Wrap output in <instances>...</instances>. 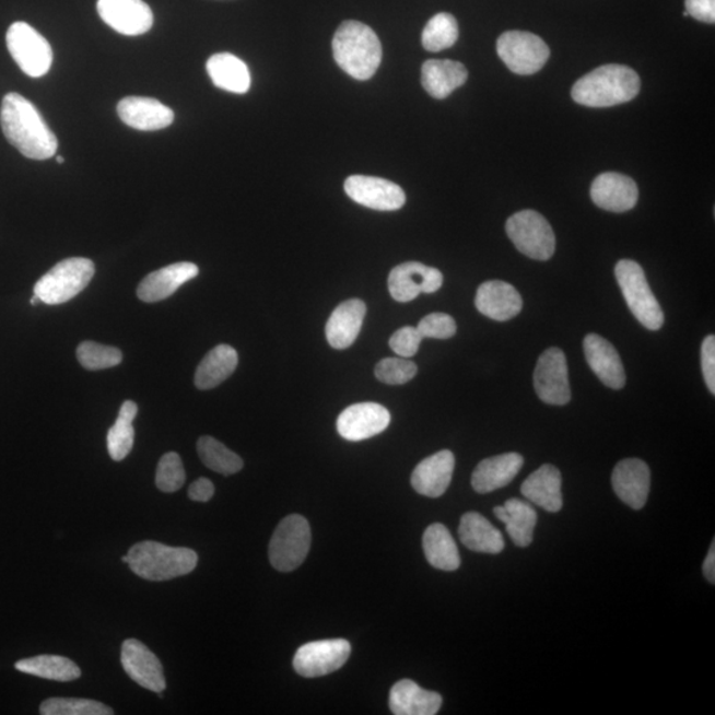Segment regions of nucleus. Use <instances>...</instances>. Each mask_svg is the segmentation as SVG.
Wrapping results in <instances>:
<instances>
[{"mask_svg": "<svg viewBox=\"0 0 715 715\" xmlns=\"http://www.w3.org/2000/svg\"><path fill=\"white\" fill-rule=\"evenodd\" d=\"M108 450L113 460L122 461L134 445L133 422L117 418L115 425L108 432Z\"/></svg>", "mask_w": 715, "mask_h": 715, "instance_id": "obj_42", "label": "nucleus"}, {"mask_svg": "<svg viewBox=\"0 0 715 715\" xmlns=\"http://www.w3.org/2000/svg\"><path fill=\"white\" fill-rule=\"evenodd\" d=\"M614 276L637 321L648 330H660L665 321L664 312L650 290L643 267L633 260H620L614 267Z\"/></svg>", "mask_w": 715, "mask_h": 715, "instance_id": "obj_6", "label": "nucleus"}, {"mask_svg": "<svg viewBox=\"0 0 715 715\" xmlns=\"http://www.w3.org/2000/svg\"><path fill=\"white\" fill-rule=\"evenodd\" d=\"M43 715H110L112 707L85 699H49L40 705Z\"/></svg>", "mask_w": 715, "mask_h": 715, "instance_id": "obj_38", "label": "nucleus"}, {"mask_svg": "<svg viewBox=\"0 0 715 715\" xmlns=\"http://www.w3.org/2000/svg\"><path fill=\"white\" fill-rule=\"evenodd\" d=\"M39 301H40L39 297L35 296L34 294V297L31 298V304L36 305L37 303H39Z\"/></svg>", "mask_w": 715, "mask_h": 715, "instance_id": "obj_50", "label": "nucleus"}, {"mask_svg": "<svg viewBox=\"0 0 715 715\" xmlns=\"http://www.w3.org/2000/svg\"><path fill=\"white\" fill-rule=\"evenodd\" d=\"M688 15L700 22L714 24L715 0H685Z\"/></svg>", "mask_w": 715, "mask_h": 715, "instance_id": "obj_46", "label": "nucleus"}, {"mask_svg": "<svg viewBox=\"0 0 715 715\" xmlns=\"http://www.w3.org/2000/svg\"><path fill=\"white\" fill-rule=\"evenodd\" d=\"M366 312V304L358 298L344 301L336 307L325 328L326 340L332 349L344 350L355 342L365 321Z\"/></svg>", "mask_w": 715, "mask_h": 715, "instance_id": "obj_25", "label": "nucleus"}, {"mask_svg": "<svg viewBox=\"0 0 715 715\" xmlns=\"http://www.w3.org/2000/svg\"><path fill=\"white\" fill-rule=\"evenodd\" d=\"M443 281V273L437 268L409 261L392 269L388 276V291L398 303H410L419 294L437 292Z\"/></svg>", "mask_w": 715, "mask_h": 715, "instance_id": "obj_13", "label": "nucleus"}, {"mask_svg": "<svg viewBox=\"0 0 715 715\" xmlns=\"http://www.w3.org/2000/svg\"><path fill=\"white\" fill-rule=\"evenodd\" d=\"M459 39V26L454 15L442 12L430 19L422 35L423 47L429 52H441L455 46Z\"/></svg>", "mask_w": 715, "mask_h": 715, "instance_id": "obj_37", "label": "nucleus"}, {"mask_svg": "<svg viewBox=\"0 0 715 715\" xmlns=\"http://www.w3.org/2000/svg\"><path fill=\"white\" fill-rule=\"evenodd\" d=\"M9 52L27 77L39 79L51 69L54 52L46 37L24 22L11 24L5 36Z\"/></svg>", "mask_w": 715, "mask_h": 715, "instance_id": "obj_9", "label": "nucleus"}, {"mask_svg": "<svg viewBox=\"0 0 715 715\" xmlns=\"http://www.w3.org/2000/svg\"><path fill=\"white\" fill-rule=\"evenodd\" d=\"M477 310L494 321H509L523 310L524 301L519 292L505 281L493 280L481 284L476 293Z\"/></svg>", "mask_w": 715, "mask_h": 715, "instance_id": "obj_20", "label": "nucleus"}, {"mask_svg": "<svg viewBox=\"0 0 715 715\" xmlns=\"http://www.w3.org/2000/svg\"><path fill=\"white\" fill-rule=\"evenodd\" d=\"M19 672L40 677V679L68 682L80 679L81 669L78 664L67 657L43 655L17 661Z\"/></svg>", "mask_w": 715, "mask_h": 715, "instance_id": "obj_35", "label": "nucleus"}, {"mask_svg": "<svg viewBox=\"0 0 715 715\" xmlns=\"http://www.w3.org/2000/svg\"><path fill=\"white\" fill-rule=\"evenodd\" d=\"M520 492L530 503L542 507L546 512H560L563 507L560 469L551 466V464H544L524 481Z\"/></svg>", "mask_w": 715, "mask_h": 715, "instance_id": "obj_27", "label": "nucleus"}, {"mask_svg": "<svg viewBox=\"0 0 715 715\" xmlns=\"http://www.w3.org/2000/svg\"><path fill=\"white\" fill-rule=\"evenodd\" d=\"M332 55L343 72L355 80H370L382 62V44L372 27L343 22L332 39Z\"/></svg>", "mask_w": 715, "mask_h": 715, "instance_id": "obj_3", "label": "nucleus"}, {"mask_svg": "<svg viewBox=\"0 0 715 715\" xmlns=\"http://www.w3.org/2000/svg\"><path fill=\"white\" fill-rule=\"evenodd\" d=\"M344 192L355 203L376 211H397L406 203L403 188L394 181L366 175H351L344 181Z\"/></svg>", "mask_w": 715, "mask_h": 715, "instance_id": "obj_14", "label": "nucleus"}, {"mask_svg": "<svg viewBox=\"0 0 715 715\" xmlns=\"http://www.w3.org/2000/svg\"><path fill=\"white\" fill-rule=\"evenodd\" d=\"M583 350L589 368L598 376L601 384L612 390H622L626 380L625 372L613 344L598 335H588L583 341Z\"/></svg>", "mask_w": 715, "mask_h": 715, "instance_id": "obj_21", "label": "nucleus"}, {"mask_svg": "<svg viewBox=\"0 0 715 715\" xmlns=\"http://www.w3.org/2000/svg\"><path fill=\"white\" fill-rule=\"evenodd\" d=\"M506 234L520 254L546 261L555 253V235L546 218L532 210L514 213L507 219Z\"/></svg>", "mask_w": 715, "mask_h": 715, "instance_id": "obj_8", "label": "nucleus"}, {"mask_svg": "<svg viewBox=\"0 0 715 715\" xmlns=\"http://www.w3.org/2000/svg\"><path fill=\"white\" fill-rule=\"evenodd\" d=\"M418 366L406 358H385L375 366L376 379L382 384L397 386L415 378Z\"/></svg>", "mask_w": 715, "mask_h": 715, "instance_id": "obj_41", "label": "nucleus"}, {"mask_svg": "<svg viewBox=\"0 0 715 715\" xmlns=\"http://www.w3.org/2000/svg\"><path fill=\"white\" fill-rule=\"evenodd\" d=\"M442 705L441 694L429 692L411 680L395 683L390 692V708L395 715H435Z\"/></svg>", "mask_w": 715, "mask_h": 715, "instance_id": "obj_28", "label": "nucleus"}, {"mask_svg": "<svg viewBox=\"0 0 715 715\" xmlns=\"http://www.w3.org/2000/svg\"><path fill=\"white\" fill-rule=\"evenodd\" d=\"M137 413H138V407L134 403V401L127 400L121 406V410H119L118 418L129 420V422H134Z\"/></svg>", "mask_w": 715, "mask_h": 715, "instance_id": "obj_49", "label": "nucleus"}, {"mask_svg": "<svg viewBox=\"0 0 715 715\" xmlns=\"http://www.w3.org/2000/svg\"><path fill=\"white\" fill-rule=\"evenodd\" d=\"M238 363L237 351L228 344H219L203 358L196 373L199 390H211L234 374Z\"/></svg>", "mask_w": 715, "mask_h": 715, "instance_id": "obj_33", "label": "nucleus"}, {"mask_svg": "<svg viewBox=\"0 0 715 715\" xmlns=\"http://www.w3.org/2000/svg\"><path fill=\"white\" fill-rule=\"evenodd\" d=\"M198 274L199 268L194 262H175L148 274L138 286L137 296L146 304L160 303Z\"/></svg>", "mask_w": 715, "mask_h": 715, "instance_id": "obj_24", "label": "nucleus"}, {"mask_svg": "<svg viewBox=\"0 0 715 715\" xmlns=\"http://www.w3.org/2000/svg\"><path fill=\"white\" fill-rule=\"evenodd\" d=\"M591 199L601 210L626 212L637 204L638 188L626 175L605 173L594 180Z\"/></svg>", "mask_w": 715, "mask_h": 715, "instance_id": "obj_22", "label": "nucleus"}, {"mask_svg": "<svg viewBox=\"0 0 715 715\" xmlns=\"http://www.w3.org/2000/svg\"><path fill=\"white\" fill-rule=\"evenodd\" d=\"M213 493H215V487L209 479H199L194 481L190 488H188V497L197 503H207L212 499Z\"/></svg>", "mask_w": 715, "mask_h": 715, "instance_id": "obj_47", "label": "nucleus"}, {"mask_svg": "<svg viewBox=\"0 0 715 715\" xmlns=\"http://www.w3.org/2000/svg\"><path fill=\"white\" fill-rule=\"evenodd\" d=\"M312 543L309 523L298 514L282 519L269 543V562L281 573H291L306 560Z\"/></svg>", "mask_w": 715, "mask_h": 715, "instance_id": "obj_7", "label": "nucleus"}, {"mask_svg": "<svg viewBox=\"0 0 715 715\" xmlns=\"http://www.w3.org/2000/svg\"><path fill=\"white\" fill-rule=\"evenodd\" d=\"M495 517L506 526L507 535L518 548H528L532 542L538 514L529 503L518 499L507 500L504 506L494 507Z\"/></svg>", "mask_w": 715, "mask_h": 715, "instance_id": "obj_31", "label": "nucleus"}, {"mask_svg": "<svg viewBox=\"0 0 715 715\" xmlns=\"http://www.w3.org/2000/svg\"><path fill=\"white\" fill-rule=\"evenodd\" d=\"M121 664L131 680L150 692L162 693L166 689L162 663L140 640H125L121 648Z\"/></svg>", "mask_w": 715, "mask_h": 715, "instance_id": "obj_15", "label": "nucleus"}, {"mask_svg": "<svg viewBox=\"0 0 715 715\" xmlns=\"http://www.w3.org/2000/svg\"><path fill=\"white\" fill-rule=\"evenodd\" d=\"M702 570H704V575L705 578L714 585L715 582V542L712 543L711 550H708L706 560L704 562V566H702Z\"/></svg>", "mask_w": 715, "mask_h": 715, "instance_id": "obj_48", "label": "nucleus"}, {"mask_svg": "<svg viewBox=\"0 0 715 715\" xmlns=\"http://www.w3.org/2000/svg\"><path fill=\"white\" fill-rule=\"evenodd\" d=\"M94 272L93 261L84 257L62 260L36 282L34 294L47 305L68 303L90 285Z\"/></svg>", "mask_w": 715, "mask_h": 715, "instance_id": "obj_5", "label": "nucleus"}, {"mask_svg": "<svg viewBox=\"0 0 715 715\" xmlns=\"http://www.w3.org/2000/svg\"><path fill=\"white\" fill-rule=\"evenodd\" d=\"M186 472L178 454L168 452L163 455L156 468L155 484L165 493L178 492L185 485Z\"/></svg>", "mask_w": 715, "mask_h": 715, "instance_id": "obj_40", "label": "nucleus"}, {"mask_svg": "<svg viewBox=\"0 0 715 715\" xmlns=\"http://www.w3.org/2000/svg\"><path fill=\"white\" fill-rule=\"evenodd\" d=\"M538 398L551 406H564L571 400L567 358L558 348L539 356L535 372Z\"/></svg>", "mask_w": 715, "mask_h": 715, "instance_id": "obj_12", "label": "nucleus"}, {"mask_svg": "<svg viewBox=\"0 0 715 715\" xmlns=\"http://www.w3.org/2000/svg\"><path fill=\"white\" fill-rule=\"evenodd\" d=\"M56 161H58L59 163H65L66 160L62 159V156L58 155L56 156Z\"/></svg>", "mask_w": 715, "mask_h": 715, "instance_id": "obj_51", "label": "nucleus"}, {"mask_svg": "<svg viewBox=\"0 0 715 715\" xmlns=\"http://www.w3.org/2000/svg\"><path fill=\"white\" fill-rule=\"evenodd\" d=\"M524 466L519 454H504L482 460L472 474V487L477 493L487 494L509 485Z\"/></svg>", "mask_w": 715, "mask_h": 715, "instance_id": "obj_26", "label": "nucleus"}, {"mask_svg": "<svg viewBox=\"0 0 715 715\" xmlns=\"http://www.w3.org/2000/svg\"><path fill=\"white\" fill-rule=\"evenodd\" d=\"M424 340L417 326H405L395 331L390 338V348L394 353L401 358H412L419 351L420 343Z\"/></svg>", "mask_w": 715, "mask_h": 715, "instance_id": "obj_44", "label": "nucleus"}, {"mask_svg": "<svg viewBox=\"0 0 715 715\" xmlns=\"http://www.w3.org/2000/svg\"><path fill=\"white\" fill-rule=\"evenodd\" d=\"M417 328L423 338H435V340H449L457 331L455 319L445 313H432L425 316Z\"/></svg>", "mask_w": 715, "mask_h": 715, "instance_id": "obj_43", "label": "nucleus"}, {"mask_svg": "<svg viewBox=\"0 0 715 715\" xmlns=\"http://www.w3.org/2000/svg\"><path fill=\"white\" fill-rule=\"evenodd\" d=\"M497 54L505 66L520 77L541 71L550 58L548 44L541 37L524 31H509L501 35Z\"/></svg>", "mask_w": 715, "mask_h": 715, "instance_id": "obj_10", "label": "nucleus"}, {"mask_svg": "<svg viewBox=\"0 0 715 715\" xmlns=\"http://www.w3.org/2000/svg\"><path fill=\"white\" fill-rule=\"evenodd\" d=\"M207 73L213 85L236 94H244L249 91L250 73L242 59L232 54H216L207 61Z\"/></svg>", "mask_w": 715, "mask_h": 715, "instance_id": "obj_32", "label": "nucleus"}, {"mask_svg": "<svg viewBox=\"0 0 715 715\" xmlns=\"http://www.w3.org/2000/svg\"><path fill=\"white\" fill-rule=\"evenodd\" d=\"M426 561L432 567L442 571H456L460 567L459 549L450 531L442 524L431 525L423 536Z\"/></svg>", "mask_w": 715, "mask_h": 715, "instance_id": "obj_34", "label": "nucleus"}, {"mask_svg": "<svg viewBox=\"0 0 715 715\" xmlns=\"http://www.w3.org/2000/svg\"><path fill=\"white\" fill-rule=\"evenodd\" d=\"M467 68L459 61L429 60L422 68V85L430 96L444 99L467 83Z\"/></svg>", "mask_w": 715, "mask_h": 715, "instance_id": "obj_29", "label": "nucleus"}, {"mask_svg": "<svg viewBox=\"0 0 715 715\" xmlns=\"http://www.w3.org/2000/svg\"><path fill=\"white\" fill-rule=\"evenodd\" d=\"M612 488L618 497L632 509H643L650 489V470L640 459H625L613 469Z\"/></svg>", "mask_w": 715, "mask_h": 715, "instance_id": "obj_18", "label": "nucleus"}, {"mask_svg": "<svg viewBox=\"0 0 715 715\" xmlns=\"http://www.w3.org/2000/svg\"><path fill=\"white\" fill-rule=\"evenodd\" d=\"M118 117L128 127L140 131H156L171 127L174 112L155 98L127 97L117 105Z\"/></svg>", "mask_w": 715, "mask_h": 715, "instance_id": "obj_19", "label": "nucleus"}, {"mask_svg": "<svg viewBox=\"0 0 715 715\" xmlns=\"http://www.w3.org/2000/svg\"><path fill=\"white\" fill-rule=\"evenodd\" d=\"M97 11L109 27L125 36L146 34L154 24L153 11L143 0H98Z\"/></svg>", "mask_w": 715, "mask_h": 715, "instance_id": "obj_16", "label": "nucleus"}, {"mask_svg": "<svg viewBox=\"0 0 715 715\" xmlns=\"http://www.w3.org/2000/svg\"><path fill=\"white\" fill-rule=\"evenodd\" d=\"M454 472V454L450 450H441L418 464L411 476V484L419 494L438 499L447 492Z\"/></svg>", "mask_w": 715, "mask_h": 715, "instance_id": "obj_23", "label": "nucleus"}, {"mask_svg": "<svg viewBox=\"0 0 715 715\" xmlns=\"http://www.w3.org/2000/svg\"><path fill=\"white\" fill-rule=\"evenodd\" d=\"M702 374L706 382L708 391L715 394V337L707 336L701 348Z\"/></svg>", "mask_w": 715, "mask_h": 715, "instance_id": "obj_45", "label": "nucleus"}, {"mask_svg": "<svg viewBox=\"0 0 715 715\" xmlns=\"http://www.w3.org/2000/svg\"><path fill=\"white\" fill-rule=\"evenodd\" d=\"M0 125L11 145L26 159L49 160L58 152V138L36 106L19 93L5 94L0 109Z\"/></svg>", "mask_w": 715, "mask_h": 715, "instance_id": "obj_1", "label": "nucleus"}, {"mask_svg": "<svg viewBox=\"0 0 715 715\" xmlns=\"http://www.w3.org/2000/svg\"><path fill=\"white\" fill-rule=\"evenodd\" d=\"M78 360L80 365L91 372L118 366L122 362V353L117 348L85 341L79 344Z\"/></svg>", "mask_w": 715, "mask_h": 715, "instance_id": "obj_39", "label": "nucleus"}, {"mask_svg": "<svg viewBox=\"0 0 715 715\" xmlns=\"http://www.w3.org/2000/svg\"><path fill=\"white\" fill-rule=\"evenodd\" d=\"M142 579L165 582L188 575L196 570L198 554L186 548H172L155 541L138 542L122 558Z\"/></svg>", "mask_w": 715, "mask_h": 715, "instance_id": "obj_4", "label": "nucleus"}, {"mask_svg": "<svg viewBox=\"0 0 715 715\" xmlns=\"http://www.w3.org/2000/svg\"><path fill=\"white\" fill-rule=\"evenodd\" d=\"M351 645L348 640H321L304 644L293 658V667L300 676L315 679L336 672L348 663Z\"/></svg>", "mask_w": 715, "mask_h": 715, "instance_id": "obj_11", "label": "nucleus"}, {"mask_svg": "<svg viewBox=\"0 0 715 715\" xmlns=\"http://www.w3.org/2000/svg\"><path fill=\"white\" fill-rule=\"evenodd\" d=\"M198 454L200 460L213 472L224 476L241 472L244 462L241 456L232 452L224 444L211 436H202L198 441Z\"/></svg>", "mask_w": 715, "mask_h": 715, "instance_id": "obj_36", "label": "nucleus"}, {"mask_svg": "<svg viewBox=\"0 0 715 715\" xmlns=\"http://www.w3.org/2000/svg\"><path fill=\"white\" fill-rule=\"evenodd\" d=\"M391 415L378 403H358L348 407L337 420V430L349 442H362L382 434L390 425Z\"/></svg>", "mask_w": 715, "mask_h": 715, "instance_id": "obj_17", "label": "nucleus"}, {"mask_svg": "<svg viewBox=\"0 0 715 715\" xmlns=\"http://www.w3.org/2000/svg\"><path fill=\"white\" fill-rule=\"evenodd\" d=\"M638 74L630 67L610 65L594 69L576 81L571 91L576 104L588 108H610L630 103L640 92Z\"/></svg>", "mask_w": 715, "mask_h": 715, "instance_id": "obj_2", "label": "nucleus"}, {"mask_svg": "<svg viewBox=\"0 0 715 715\" xmlns=\"http://www.w3.org/2000/svg\"><path fill=\"white\" fill-rule=\"evenodd\" d=\"M459 537L462 544L476 553L500 554L505 549V539L501 531L479 513L464 514Z\"/></svg>", "mask_w": 715, "mask_h": 715, "instance_id": "obj_30", "label": "nucleus"}]
</instances>
